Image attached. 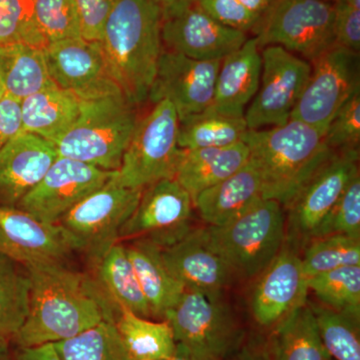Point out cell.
Segmentation results:
<instances>
[{
  "label": "cell",
  "mask_w": 360,
  "mask_h": 360,
  "mask_svg": "<svg viewBox=\"0 0 360 360\" xmlns=\"http://www.w3.org/2000/svg\"><path fill=\"white\" fill-rule=\"evenodd\" d=\"M314 239L302 258L307 278L340 267L360 265V239L343 234Z\"/></svg>",
  "instance_id": "36"
},
{
  "label": "cell",
  "mask_w": 360,
  "mask_h": 360,
  "mask_svg": "<svg viewBox=\"0 0 360 360\" xmlns=\"http://www.w3.org/2000/svg\"><path fill=\"white\" fill-rule=\"evenodd\" d=\"M143 189L120 186L112 177L78 203L59 225L75 251L84 253L94 267L120 243V232L139 205Z\"/></svg>",
  "instance_id": "7"
},
{
  "label": "cell",
  "mask_w": 360,
  "mask_h": 360,
  "mask_svg": "<svg viewBox=\"0 0 360 360\" xmlns=\"http://www.w3.org/2000/svg\"><path fill=\"white\" fill-rule=\"evenodd\" d=\"M309 290L329 309L360 317V265L345 266L309 278Z\"/></svg>",
  "instance_id": "34"
},
{
  "label": "cell",
  "mask_w": 360,
  "mask_h": 360,
  "mask_svg": "<svg viewBox=\"0 0 360 360\" xmlns=\"http://www.w3.org/2000/svg\"><path fill=\"white\" fill-rule=\"evenodd\" d=\"M22 129L21 101L6 94L0 101V148Z\"/></svg>",
  "instance_id": "44"
},
{
  "label": "cell",
  "mask_w": 360,
  "mask_h": 360,
  "mask_svg": "<svg viewBox=\"0 0 360 360\" xmlns=\"http://www.w3.org/2000/svg\"><path fill=\"white\" fill-rule=\"evenodd\" d=\"M116 0H75L79 15L82 37L89 41H99L104 23Z\"/></svg>",
  "instance_id": "42"
},
{
  "label": "cell",
  "mask_w": 360,
  "mask_h": 360,
  "mask_svg": "<svg viewBox=\"0 0 360 360\" xmlns=\"http://www.w3.org/2000/svg\"><path fill=\"white\" fill-rule=\"evenodd\" d=\"M264 200L259 172L250 160L238 172L198 194L194 208L210 226H221Z\"/></svg>",
  "instance_id": "23"
},
{
  "label": "cell",
  "mask_w": 360,
  "mask_h": 360,
  "mask_svg": "<svg viewBox=\"0 0 360 360\" xmlns=\"http://www.w3.org/2000/svg\"><path fill=\"white\" fill-rule=\"evenodd\" d=\"M272 360H326L319 326L307 303L296 307L277 322L270 340Z\"/></svg>",
  "instance_id": "27"
},
{
  "label": "cell",
  "mask_w": 360,
  "mask_h": 360,
  "mask_svg": "<svg viewBox=\"0 0 360 360\" xmlns=\"http://www.w3.org/2000/svg\"><path fill=\"white\" fill-rule=\"evenodd\" d=\"M195 4L220 25L239 32H257L262 20L238 0H196Z\"/></svg>",
  "instance_id": "41"
},
{
  "label": "cell",
  "mask_w": 360,
  "mask_h": 360,
  "mask_svg": "<svg viewBox=\"0 0 360 360\" xmlns=\"http://www.w3.org/2000/svg\"><path fill=\"white\" fill-rule=\"evenodd\" d=\"M0 84L6 94L20 101L56 84L47 71L44 49L25 44H0Z\"/></svg>",
  "instance_id": "28"
},
{
  "label": "cell",
  "mask_w": 360,
  "mask_h": 360,
  "mask_svg": "<svg viewBox=\"0 0 360 360\" xmlns=\"http://www.w3.org/2000/svg\"><path fill=\"white\" fill-rule=\"evenodd\" d=\"M326 360H335V359H331V357H329V359H326Z\"/></svg>",
  "instance_id": "54"
},
{
  "label": "cell",
  "mask_w": 360,
  "mask_h": 360,
  "mask_svg": "<svg viewBox=\"0 0 360 360\" xmlns=\"http://www.w3.org/2000/svg\"><path fill=\"white\" fill-rule=\"evenodd\" d=\"M161 39L167 51L196 60L222 61L248 41V33L232 30L196 6L162 20Z\"/></svg>",
  "instance_id": "17"
},
{
  "label": "cell",
  "mask_w": 360,
  "mask_h": 360,
  "mask_svg": "<svg viewBox=\"0 0 360 360\" xmlns=\"http://www.w3.org/2000/svg\"><path fill=\"white\" fill-rule=\"evenodd\" d=\"M0 360H14L8 341H0Z\"/></svg>",
  "instance_id": "50"
},
{
  "label": "cell",
  "mask_w": 360,
  "mask_h": 360,
  "mask_svg": "<svg viewBox=\"0 0 360 360\" xmlns=\"http://www.w3.org/2000/svg\"><path fill=\"white\" fill-rule=\"evenodd\" d=\"M257 34L259 47L277 45L314 63L335 44V4L274 0Z\"/></svg>",
  "instance_id": "8"
},
{
  "label": "cell",
  "mask_w": 360,
  "mask_h": 360,
  "mask_svg": "<svg viewBox=\"0 0 360 360\" xmlns=\"http://www.w3.org/2000/svg\"><path fill=\"white\" fill-rule=\"evenodd\" d=\"M115 172L58 156L44 179L16 207L44 224H58L78 203L103 186Z\"/></svg>",
  "instance_id": "13"
},
{
  "label": "cell",
  "mask_w": 360,
  "mask_h": 360,
  "mask_svg": "<svg viewBox=\"0 0 360 360\" xmlns=\"http://www.w3.org/2000/svg\"><path fill=\"white\" fill-rule=\"evenodd\" d=\"M165 321L176 343L200 360H224L243 342V331L231 309L200 291L186 290Z\"/></svg>",
  "instance_id": "9"
},
{
  "label": "cell",
  "mask_w": 360,
  "mask_h": 360,
  "mask_svg": "<svg viewBox=\"0 0 360 360\" xmlns=\"http://www.w3.org/2000/svg\"><path fill=\"white\" fill-rule=\"evenodd\" d=\"M309 307L329 356L335 360H360L359 319L326 305Z\"/></svg>",
  "instance_id": "35"
},
{
  "label": "cell",
  "mask_w": 360,
  "mask_h": 360,
  "mask_svg": "<svg viewBox=\"0 0 360 360\" xmlns=\"http://www.w3.org/2000/svg\"><path fill=\"white\" fill-rule=\"evenodd\" d=\"M82 101L52 84L21 101V132L39 135L53 144L77 120Z\"/></svg>",
  "instance_id": "25"
},
{
  "label": "cell",
  "mask_w": 360,
  "mask_h": 360,
  "mask_svg": "<svg viewBox=\"0 0 360 360\" xmlns=\"http://www.w3.org/2000/svg\"><path fill=\"white\" fill-rule=\"evenodd\" d=\"M59 224H46L18 207L0 205V255L28 267L61 262L73 252Z\"/></svg>",
  "instance_id": "16"
},
{
  "label": "cell",
  "mask_w": 360,
  "mask_h": 360,
  "mask_svg": "<svg viewBox=\"0 0 360 360\" xmlns=\"http://www.w3.org/2000/svg\"><path fill=\"white\" fill-rule=\"evenodd\" d=\"M127 251L148 300L151 316L165 319L186 288L168 271L158 246L146 240H134L127 246Z\"/></svg>",
  "instance_id": "26"
},
{
  "label": "cell",
  "mask_w": 360,
  "mask_h": 360,
  "mask_svg": "<svg viewBox=\"0 0 360 360\" xmlns=\"http://www.w3.org/2000/svg\"><path fill=\"white\" fill-rule=\"evenodd\" d=\"M262 58L259 87L245 113L248 129L288 123L312 70L309 61L277 45L265 46Z\"/></svg>",
  "instance_id": "11"
},
{
  "label": "cell",
  "mask_w": 360,
  "mask_h": 360,
  "mask_svg": "<svg viewBox=\"0 0 360 360\" xmlns=\"http://www.w3.org/2000/svg\"><path fill=\"white\" fill-rule=\"evenodd\" d=\"M115 326L134 360H168L174 354L176 341L167 321H150L120 309Z\"/></svg>",
  "instance_id": "30"
},
{
  "label": "cell",
  "mask_w": 360,
  "mask_h": 360,
  "mask_svg": "<svg viewBox=\"0 0 360 360\" xmlns=\"http://www.w3.org/2000/svg\"><path fill=\"white\" fill-rule=\"evenodd\" d=\"M151 1L160 9L163 20L193 6L196 0H151Z\"/></svg>",
  "instance_id": "46"
},
{
  "label": "cell",
  "mask_w": 360,
  "mask_h": 360,
  "mask_svg": "<svg viewBox=\"0 0 360 360\" xmlns=\"http://www.w3.org/2000/svg\"><path fill=\"white\" fill-rule=\"evenodd\" d=\"M338 1L343 2V4H347V6L360 9V0H338Z\"/></svg>",
  "instance_id": "51"
},
{
  "label": "cell",
  "mask_w": 360,
  "mask_h": 360,
  "mask_svg": "<svg viewBox=\"0 0 360 360\" xmlns=\"http://www.w3.org/2000/svg\"><path fill=\"white\" fill-rule=\"evenodd\" d=\"M14 360H61L52 343L33 347H16Z\"/></svg>",
  "instance_id": "45"
},
{
  "label": "cell",
  "mask_w": 360,
  "mask_h": 360,
  "mask_svg": "<svg viewBox=\"0 0 360 360\" xmlns=\"http://www.w3.org/2000/svg\"><path fill=\"white\" fill-rule=\"evenodd\" d=\"M94 269L97 281L118 309H129L146 319L151 316L148 300L127 255V246L116 243Z\"/></svg>",
  "instance_id": "29"
},
{
  "label": "cell",
  "mask_w": 360,
  "mask_h": 360,
  "mask_svg": "<svg viewBox=\"0 0 360 360\" xmlns=\"http://www.w3.org/2000/svg\"><path fill=\"white\" fill-rule=\"evenodd\" d=\"M162 14L151 0H116L99 44L111 75L134 106L148 101L163 51Z\"/></svg>",
  "instance_id": "2"
},
{
  "label": "cell",
  "mask_w": 360,
  "mask_h": 360,
  "mask_svg": "<svg viewBox=\"0 0 360 360\" xmlns=\"http://www.w3.org/2000/svg\"><path fill=\"white\" fill-rule=\"evenodd\" d=\"M52 345L61 360H134L115 321H103L75 338Z\"/></svg>",
  "instance_id": "33"
},
{
  "label": "cell",
  "mask_w": 360,
  "mask_h": 360,
  "mask_svg": "<svg viewBox=\"0 0 360 360\" xmlns=\"http://www.w3.org/2000/svg\"><path fill=\"white\" fill-rule=\"evenodd\" d=\"M359 151L336 153L296 194L290 205V221L305 238H314L348 182L359 172Z\"/></svg>",
  "instance_id": "19"
},
{
  "label": "cell",
  "mask_w": 360,
  "mask_h": 360,
  "mask_svg": "<svg viewBox=\"0 0 360 360\" xmlns=\"http://www.w3.org/2000/svg\"><path fill=\"white\" fill-rule=\"evenodd\" d=\"M58 158L53 144L20 132L0 148V205L16 207Z\"/></svg>",
  "instance_id": "21"
},
{
  "label": "cell",
  "mask_w": 360,
  "mask_h": 360,
  "mask_svg": "<svg viewBox=\"0 0 360 360\" xmlns=\"http://www.w3.org/2000/svg\"><path fill=\"white\" fill-rule=\"evenodd\" d=\"M135 106L123 94L82 101L77 120L53 146L60 158L120 169L135 127Z\"/></svg>",
  "instance_id": "4"
},
{
  "label": "cell",
  "mask_w": 360,
  "mask_h": 360,
  "mask_svg": "<svg viewBox=\"0 0 360 360\" xmlns=\"http://www.w3.org/2000/svg\"><path fill=\"white\" fill-rule=\"evenodd\" d=\"M179 120L168 101L155 103L139 120L120 169L113 179L120 186L144 189L162 179H174L182 149L179 146Z\"/></svg>",
  "instance_id": "6"
},
{
  "label": "cell",
  "mask_w": 360,
  "mask_h": 360,
  "mask_svg": "<svg viewBox=\"0 0 360 360\" xmlns=\"http://www.w3.org/2000/svg\"><path fill=\"white\" fill-rule=\"evenodd\" d=\"M326 1L331 2V4H335L338 0H326Z\"/></svg>",
  "instance_id": "53"
},
{
  "label": "cell",
  "mask_w": 360,
  "mask_h": 360,
  "mask_svg": "<svg viewBox=\"0 0 360 360\" xmlns=\"http://www.w3.org/2000/svg\"><path fill=\"white\" fill-rule=\"evenodd\" d=\"M34 15L47 45L82 37L75 0H34Z\"/></svg>",
  "instance_id": "38"
},
{
  "label": "cell",
  "mask_w": 360,
  "mask_h": 360,
  "mask_svg": "<svg viewBox=\"0 0 360 360\" xmlns=\"http://www.w3.org/2000/svg\"><path fill=\"white\" fill-rule=\"evenodd\" d=\"M47 46L34 15V0H0V44Z\"/></svg>",
  "instance_id": "37"
},
{
  "label": "cell",
  "mask_w": 360,
  "mask_h": 360,
  "mask_svg": "<svg viewBox=\"0 0 360 360\" xmlns=\"http://www.w3.org/2000/svg\"><path fill=\"white\" fill-rule=\"evenodd\" d=\"M224 360H272L271 355L257 347H239Z\"/></svg>",
  "instance_id": "47"
},
{
  "label": "cell",
  "mask_w": 360,
  "mask_h": 360,
  "mask_svg": "<svg viewBox=\"0 0 360 360\" xmlns=\"http://www.w3.org/2000/svg\"><path fill=\"white\" fill-rule=\"evenodd\" d=\"M44 58L52 82L82 101L122 94L99 41L82 37L60 40L45 47Z\"/></svg>",
  "instance_id": "14"
},
{
  "label": "cell",
  "mask_w": 360,
  "mask_h": 360,
  "mask_svg": "<svg viewBox=\"0 0 360 360\" xmlns=\"http://www.w3.org/2000/svg\"><path fill=\"white\" fill-rule=\"evenodd\" d=\"M250 160V149L243 141L225 148L182 149L174 179L191 194H198L229 179Z\"/></svg>",
  "instance_id": "24"
},
{
  "label": "cell",
  "mask_w": 360,
  "mask_h": 360,
  "mask_svg": "<svg viewBox=\"0 0 360 360\" xmlns=\"http://www.w3.org/2000/svg\"><path fill=\"white\" fill-rule=\"evenodd\" d=\"M307 281L302 257L283 248L262 272L253 291L251 310L257 323L274 326L296 307L307 303Z\"/></svg>",
  "instance_id": "20"
},
{
  "label": "cell",
  "mask_w": 360,
  "mask_h": 360,
  "mask_svg": "<svg viewBox=\"0 0 360 360\" xmlns=\"http://www.w3.org/2000/svg\"><path fill=\"white\" fill-rule=\"evenodd\" d=\"M262 58L257 39H248L240 49L220 63L210 108L232 117H245V108L257 94Z\"/></svg>",
  "instance_id": "22"
},
{
  "label": "cell",
  "mask_w": 360,
  "mask_h": 360,
  "mask_svg": "<svg viewBox=\"0 0 360 360\" xmlns=\"http://www.w3.org/2000/svg\"><path fill=\"white\" fill-rule=\"evenodd\" d=\"M281 203L262 200L229 224L205 229L212 250L236 276L262 274L283 250L284 217Z\"/></svg>",
  "instance_id": "5"
},
{
  "label": "cell",
  "mask_w": 360,
  "mask_h": 360,
  "mask_svg": "<svg viewBox=\"0 0 360 360\" xmlns=\"http://www.w3.org/2000/svg\"><path fill=\"white\" fill-rule=\"evenodd\" d=\"M311 66L290 120L307 123L326 135L336 112L360 89L359 53L335 44Z\"/></svg>",
  "instance_id": "10"
},
{
  "label": "cell",
  "mask_w": 360,
  "mask_h": 360,
  "mask_svg": "<svg viewBox=\"0 0 360 360\" xmlns=\"http://www.w3.org/2000/svg\"><path fill=\"white\" fill-rule=\"evenodd\" d=\"M326 144L335 153L359 151L360 142V89L341 106L331 120L326 135Z\"/></svg>",
  "instance_id": "40"
},
{
  "label": "cell",
  "mask_w": 360,
  "mask_h": 360,
  "mask_svg": "<svg viewBox=\"0 0 360 360\" xmlns=\"http://www.w3.org/2000/svg\"><path fill=\"white\" fill-rule=\"evenodd\" d=\"M168 360H200L195 356L184 345L176 343V348L174 355Z\"/></svg>",
  "instance_id": "49"
},
{
  "label": "cell",
  "mask_w": 360,
  "mask_h": 360,
  "mask_svg": "<svg viewBox=\"0 0 360 360\" xmlns=\"http://www.w3.org/2000/svg\"><path fill=\"white\" fill-rule=\"evenodd\" d=\"M163 262L186 290L202 292L212 300H221L222 292L231 285V267L208 243L205 229H193L175 245L161 250Z\"/></svg>",
  "instance_id": "18"
},
{
  "label": "cell",
  "mask_w": 360,
  "mask_h": 360,
  "mask_svg": "<svg viewBox=\"0 0 360 360\" xmlns=\"http://www.w3.org/2000/svg\"><path fill=\"white\" fill-rule=\"evenodd\" d=\"M193 201L176 179H162L142 191L141 200L120 232L122 240H146L160 250L193 231Z\"/></svg>",
  "instance_id": "12"
},
{
  "label": "cell",
  "mask_w": 360,
  "mask_h": 360,
  "mask_svg": "<svg viewBox=\"0 0 360 360\" xmlns=\"http://www.w3.org/2000/svg\"><path fill=\"white\" fill-rule=\"evenodd\" d=\"M238 1L251 13L264 18L274 4V0H238Z\"/></svg>",
  "instance_id": "48"
},
{
  "label": "cell",
  "mask_w": 360,
  "mask_h": 360,
  "mask_svg": "<svg viewBox=\"0 0 360 360\" xmlns=\"http://www.w3.org/2000/svg\"><path fill=\"white\" fill-rule=\"evenodd\" d=\"M245 117H232L207 108L179 120L177 142L181 149L225 148L243 141Z\"/></svg>",
  "instance_id": "31"
},
{
  "label": "cell",
  "mask_w": 360,
  "mask_h": 360,
  "mask_svg": "<svg viewBox=\"0 0 360 360\" xmlns=\"http://www.w3.org/2000/svg\"><path fill=\"white\" fill-rule=\"evenodd\" d=\"M6 90H4V86H2L1 84H0V101H1L2 97L6 96Z\"/></svg>",
  "instance_id": "52"
},
{
  "label": "cell",
  "mask_w": 360,
  "mask_h": 360,
  "mask_svg": "<svg viewBox=\"0 0 360 360\" xmlns=\"http://www.w3.org/2000/svg\"><path fill=\"white\" fill-rule=\"evenodd\" d=\"M243 141L262 177L264 200L285 206L336 153L319 130L295 120L281 127L248 129Z\"/></svg>",
  "instance_id": "3"
},
{
  "label": "cell",
  "mask_w": 360,
  "mask_h": 360,
  "mask_svg": "<svg viewBox=\"0 0 360 360\" xmlns=\"http://www.w3.org/2000/svg\"><path fill=\"white\" fill-rule=\"evenodd\" d=\"M220 63L196 60L163 47L148 101L153 104L169 101L179 120L207 110L214 97Z\"/></svg>",
  "instance_id": "15"
},
{
  "label": "cell",
  "mask_w": 360,
  "mask_h": 360,
  "mask_svg": "<svg viewBox=\"0 0 360 360\" xmlns=\"http://www.w3.org/2000/svg\"><path fill=\"white\" fill-rule=\"evenodd\" d=\"M331 234H343L360 239V175L359 170L349 180L340 200L319 227L314 238Z\"/></svg>",
  "instance_id": "39"
},
{
  "label": "cell",
  "mask_w": 360,
  "mask_h": 360,
  "mask_svg": "<svg viewBox=\"0 0 360 360\" xmlns=\"http://www.w3.org/2000/svg\"><path fill=\"white\" fill-rule=\"evenodd\" d=\"M32 281L25 266L0 255V341L11 342L26 321Z\"/></svg>",
  "instance_id": "32"
},
{
  "label": "cell",
  "mask_w": 360,
  "mask_h": 360,
  "mask_svg": "<svg viewBox=\"0 0 360 360\" xmlns=\"http://www.w3.org/2000/svg\"><path fill=\"white\" fill-rule=\"evenodd\" d=\"M335 39L336 44L359 53L360 9L335 2Z\"/></svg>",
  "instance_id": "43"
},
{
  "label": "cell",
  "mask_w": 360,
  "mask_h": 360,
  "mask_svg": "<svg viewBox=\"0 0 360 360\" xmlns=\"http://www.w3.org/2000/svg\"><path fill=\"white\" fill-rule=\"evenodd\" d=\"M32 281L30 312L13 338L16 347L70 340L103 321H115L120 309L96 278L61 262L25 267Z\"/></svg>",
  "instance_id": "1"
}]
</instances>
